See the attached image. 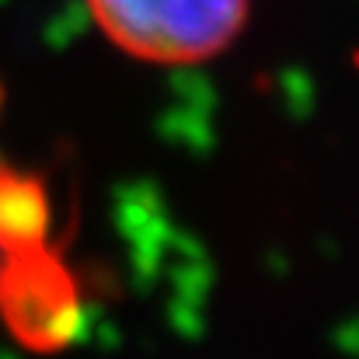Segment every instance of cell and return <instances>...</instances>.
Returning a JSON list of instances; mask_svg holds the SVG:
<instances>
[{"label": "cell", "instance_id": "6da1fadb", "mask_svg": "<svg viewBox=\"0 0 359 359\" xmlns=\"http://www.w3.org/2000/svg\"><path fill=\"white\" fill-rule=\"evenodd\" d=\"M102 35L143 63H203L231 49L251 0H84Z\"/></svg>", "mask_w": 359, "mask_h": 359}, {"label": "cell", "instance_id": "7a4b0ae2", "mask_svg": "<svg viewBox=\"0 0 359 359\" xmlns=\"http://www.w3.org/2000/svg\"><path fill=\"white\" fill-rule=\"evenodd\" d=\"M88 321L84 286L60 244L0 251V325L28 353L70 349Z\"/></svg>", "mask_w": 359, "mask_h": 359}, {"label": "cell", "instance_id": "3957f363", "mask_svg": "<svg viewBox=\"0 0 359 359\" xmlns=\"http://www.w3.org/2000/svg\"><path fill=\"white\" fill-rule=\"evenodd\" d=\"M56 244V203L42 175L0 157V251Z\"/></svg>", "mask_w": 359, "mask_h": 359}, {"label": "cell", "instance_id": "277c9868", "mask_svg": "<svg viewBox=\"0 0 359 359\" xmlns=\"http://www.w3.org/2000/svg\"><path fill=\"white\" fill-rule=\"evenodd\" d=\"M0 109H4V88H0Z\"/></svg>", "mask_w": 359, "mask_h": 359}]
</instances>
